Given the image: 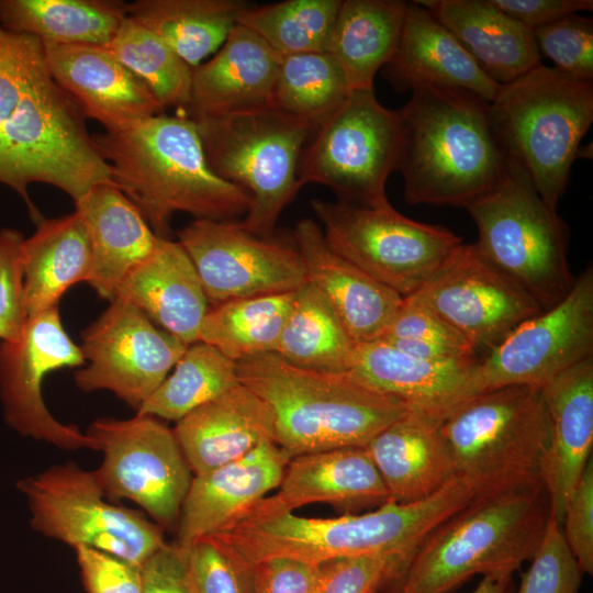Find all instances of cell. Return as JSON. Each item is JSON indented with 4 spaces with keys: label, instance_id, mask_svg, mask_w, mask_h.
Returning <instances> with one entry per match:
<instances>
[{
    "label": "cell",
    "instance_id": "30bf717a",
    "mask_svg": "<svg viewBox=\"0 0 593 593\" xmlns=\"http://www.w3.org/2000/svg\"><path fill=\"white\" fill-rule=\"evenodd\" d=\"M193 121L212 171L249 194L242 227L272 237L283 209L302 188L299 163L314 128L272 108Z\"/></svg>",
    "mask_w": 593,
    "mask_h": 593
},
{
    "label": "cell",
    "instance_id": "7c38bea8",
    "mask_svg": "<svg viewBox=\"0 0 593 593\" xmlns=\"http://www.w3.org/2000/svg\"><path fill=\"white\" fill-rule=\"evenodd\" d=\"M298 169L301 187L329 188L337 201L379 208L389 205L385 187L398 169V110L383 107L373 90H353L312 133Z\"/></svg>",
    "mask_w": 593,
    "mask_h": 593
},
{
    "label": "cell",
    "instance_id": "ab89813d",
    "mask_svg": "<svg viewBox=\"0 0 593 593\" xmlns=\"http://www.w3.org/2000/svg\"><path fill=\"white\" fill-rule=\"evenodd\" d=\"M350 91L342 68L328 53L280 56L270 108L315 130Z\"/></svg>",
    "mask_w": 593,
    "mask_h": 593
},
{
    "label": "cell",
    "instance_id": "277c9868",
    "mask_svg": "<svg viewBox=\"0 0 593 593\" xmlns=\"http://www.w3.org/2000/svg\"><path fill=\"white\" fill-rule=\"evenodd\" d=\"M113 183L163 238L178 212L194 220L234 221L249 194L210 168L195 122L158 114L121 132L92 135Z\"/></svg>",
    "mask_w": 593,
    "mask_h": 593
},
{
    "label": "cell",
    "instance_id": "681fc988",
    "mask_svg": "<svg viewBox=\"0 0 593 593\" xmlns=\"http://www.w3.org/2000/svg\"><path fill=\"white\" fill-rule=\"evenodd\" d=\"M561 532L583 574L593 573V460H589L567 504Z\"/></svg>",
    "mask_w": 593,
    "mask_h": 593
},
{
    "label": "cell",
    "instance_id": "d590c367",
    "mask_svg": "<svg viewBox=\"0 0 593 593\" xmlns=\"http://www.w3.org/2000/svg\"><path fill=\"white\" fill-rule=\"evenodd\" d=\"M247 4L243 0H135L127 3V16L193 69L220 49Z\"/></svg>",
    "mask_w": 593,
    "mask_h": 593
},
{
    "label": "cell",
    "instance_id": "83f0119b",
    "mask_svg": "<svg viewBox=\"0 0 593 593\" xmlns=\"http://www.w3.org/2000/svg\"><path fill=\"white\" fill-rule=\"evenodd\" d=\"M172 430L194 475L236 460L265 440L275 441V416L262 399L238 383L176 422Z\"/></svg>",
    "mask_w": 593,
    "mask_h": 593
},
{
    "label": "cell",
    "instance_id": "5bb4252c",
    "mask_svg": "<svg viewBox=\"0 0 593 593\" xmlns=\"http://www.w3.org/2000/svg\"><path fill=\"white\" fill-rule=\"evenodd\" d=\"M86 434L103 454L92 473L104 496L132 501L160 527H177L193 473L174 430L157 417L136 413L126 419H96Z\"/></svg>",
    "mask_w": 593,
    "mask_h": 593
},
{
    "label": "cell",
    "instance_id": "9c48e42d",
    "mask_svg": "<svg viewBox=\"0 0 593 593\" xmlns=\"http://www.w3.org/2000/svg\"><path fill=\"white\" fill-rule=\"evenodd\" d=\"M480 254L546 311L570 292L569 228L529 176L507 157L497 183L466 208Z\"/></svg>",
    "mask_w": 593,
    "mask_h": 593
},
{
    "label": "cell",
    "instance_id": "e0dca14e",
    "mask_svg": "<svg viewBox=\"0 0 593 593\" xmlns=\"http://www.w3.org/2000/svg\"><path fill=\"white\" fill-rule=\"evenodd\" d=\"M82 365L81 349L66 333L58 305L29 315L15 340L0 342V398L7 424L61 449L98 450L96 440L76 425L56 419L42 396L46 373Z\"/></svg>",
    "mask_w": 593,
    "mask_h": 593
},
{
    "label": "cell",
    "instance_id": "d4e9b609",
    "mask_svg": "<svg viewBox=\"0 0 593 593\" xmlns=\"http://www.w3.org/2000/svg\"><path fill=\"white\" fill-rule=\"evenodd\" d=\"M280 55L236 24L209 60L192 69L186 114L193 120L270 108Z\"/></svg>",
    "mask_w": 593,
    "mask_h": 593
},
{
    "label": "cell",
    "instance_id": "603a6c76",
    "mask_svg": "<svg viewBox=\"0 0 593 593\" xmlns=\"http://www.w3.org/2000/svg\"><path fill=\"white\" fill-rule=\"evenodd\" d=\"M289 460L273 440H265L236 460L194 474L180 510L176 542L186 547L233 523L279 486Z\"/></svg>",
    "mask_w": 593,
    "mask_h": 593
},
{
    "label": "cell",
    "instance_id": "d6a6232c",
    "mask_svg": "<svg viewBox=\"0 0 593 593\" xmlns=\"http://www.w3.org/2000/svg\"><path fill=\"white\" fill-rule=\"evenodd\" d=\"M21 268L27 315L58 305L75 283L89 280L91 250L86 223L76 210L41 217L21 246Z\"/></svg>",
    "mask_w": 593,
    "mask_h": 593
},
{
    "label": "cell",
    "instance_id": "f546056e",
    "mask_svg": "<svg viewBox=\"0 0 593 593\" xmlns=\"http://www.w3.org/2000/svg\"><path fill=\"white\" fill-rule=\"evenodd\" d=\"M279 491L271 497L294 511L327 503L354 513L390 501L387 486L366 447H343L290 458Z\"/></svg>",
    "mask_w": 593,
    "mask_h": 593
},
{
    "label": "cell",
    "instance_id": "7402d4cb",
    "mask_svg": "<svg viewBox=\"0 0 593 593\" xmlns=\"http://www.w3.org/2000/svg\"><path fill=\"white\" fill-rule=\"evenodd\" d=\"M481 357L432 361L410 356L379 338L355 347L348 372L406 409L444 419L478 393Z\"/></svg>",
    "mask_w": 593,
    "mask_h": 593
},
{
    "label": "cell",
    "instance_id": "8992f818",
    "mask_svg": "<svg viewBox=\"0 0 593 593\" xmlns=\"http://www.w3.org/2000/svg\"><path fill=\"white\" fill-rule=\"evenodd\" d=\"M549 516L544 486L474 496L419 544L399 593H449L475 574L512 575L535 555Z\"/></svg>",
    "mask_w": 593,
    "mask_h": 593
},
{
    "label": "cell",
    "instance_id": "bcb514c9",
    "mask_svg": "<svg viewBox=\"0 0 593 593\" xmlns=\"http://www.w3.org/2000/svg\"><path fill=\"white\" fill-rule=\"evenodd\" d=\"M530 560L515 593H579L583 572L551 515Z\"/></svg>",
    "mask_w": 593,
    "mask_h": 593
},
{
    "label": "cell",
    "instance_id": "e575fe53",
    "mask_svg": "<svg viewBox=\"0 0 593 593\" xmlns=\"http://www.w3.org/2000/svg\"><path fill=\"white\" fill-rule=\"evenodd\" d=\"M126 18L121 0H0V24L43 45L107 46Z\"/></svg>",
    "mask_w": 593,
    "mask_h": 593
},
{
    "label": "cell",
    "instance_id": "b9f144b4",
    "mask_svg": "<svg viewBox=\"0 0 593 593\" xmlns=\"http://www.w3.org/2000/svg\"><path fill=\"white\" fill-rule=\"evenodd\" d=\"M105 47L149 88L164 110L175 107L186 114L192 68L161 38L127 16Z\"/></svg>",
    "mask_w": 593,
    "mask_h": 593
},
{
    "label": "cell",
    "instance_id": "ffe728a7",
    "mask_svg": "<svg viewBox=\"0 0 593 593\" xmlns=\"http://www.w3.org/2000/svg\"><path fill=\"white\" fill-rule=\"evenodd\" d=\"M43 46L52 77L104 132L125 131L164 113L149 88L105 46Z\"/></svg>",
    "mask_w": 593,
    "mask_h": 593
},
{
    "label": "cell",
    "instance_id": "1f68e13d",
    "mask_svg": "<svg viewBox=\"0 0 593 593\" xmlns=\"http://www.w3.org/2000/svg\"><path fill=\"white\" fill-rule=\"evenodd\" d=\"M445 25L499 85L508 83L541 64L533 32L491 0L417 1Z\"/></svg>",
    "mask_w": 593,
    "mask_h": 593
},
{
    "label": "cell",
    "instance_id": "74e56055",
    "mask_svg": "<svg viewBox=\"0 0 593 593\" xmlns=\"http://www.w3.org/2000/svg\"><path fill=\"white\" fill-rule=\"evenodd\" d=\"M293 295L294 291L210 305L200 327L199 342L235 362L275 353Z\"/></svg>",
    "mask_w": 593,
    "mask_h": 593
},
{
    "label": "cell",
    "instance_id": "11a10c76",
    "mask_svg": "<svg viewBox=\"0 0 593 593\" xmlns=\"http://www.w3.org/2000/svg\"><path fill=\"white\" fill-rule=\"evenodd\" d=\"M512 575H484L471 593H507Z\"/></svg>",
    "mask_w": 593,
    "mask_h": 593
},
{
    "label": "cell",
    "instance_id": "2e32d148",
    "mask_svg": "<svg viewBox=\"0 0 593 593\" xmlns=\"http://www.w3.org/2000/svg\"><path fill=\"white\" fill-rule=\"evenodd\" d=\"M593 356V267L575 277L555 306L518 325L481 357L478 393L515 384L542 388L551 379Z\"/></svg>",
    "mask_w": 593,
    "mask_h": 593
},
{
    "label": "cell",
    "instance_id": "ac0fdd59",
    "mask_svg": "<svg viewBox=\"0 0 593 593\" xmlns=\"http://www.w3.org/2000/svg\"><path fill=\"white\" fill-rule=\"evenodd\" d=\"M210 305L293 292L306 282L294 245L259 237L234 221L193 220L178 232Z\"/></svg>",
    "mask_w": 593,
    "mask_h": 593
},
{
    "label": "cell",
    "instance_id": "8fae6325",
    "mask_svg": "<svg viewBox=\"0 0 593 593\" xmlns=\"http://www.w3.org/2000/svg\"><path fill=\"white\" fill-rule=\"evenodd\" d=\"M311 209L337 254L402 298L427 286L463 244L450 230L411 220L391 204L313 199Z\"/></svg>",
    "mask_w": 593,
    "mask_h": 593
},
{
    "label": "cell",
    "instance_id": "cb8c5ba5",
    "mask_svg": "<svg viewBox=\"0 0 593 593\" xmlns=\"http://www.w3.org/2000/svg\"><path fill=\"white\" fill-rule=\"evenodd\" d=\"M550 439L542 483L550 515L561 527L569 499L593 447V356L561 372L542 388Z\"/></svg>",
    "mask_w": 593,
    "mask_h": 593
},
{
    "label": "cell",
    "instance_id": "5b68a950",
    "mask_svg": "<svg viewBox=\"0 0 593 593\" xmlns=\"http://www.w3.org/2000/svg\"><path fill=\"white\" fill-rule=\"evenodd\" d=\"M239 383L275 416V443L290 458L343 447H366L407 409L350 372L292 366L273 353L236 362Z\"/></svg>",
    "mask_w": 593,
    "mask_h": 593
},
{
    "label": "cell",
    "instance_id": "52a82bcc",
    "mask_svg": "<svg viewBox=\"0 0 593 593\" xmlns=\"http://www.w3.org/2000/svg\"><path fill=\"white\" fill-rule=\"evenodd\" d=\"M489 114L507 157L523 167L544 201L556 209L593 122V81L541 63L501 85Z\"/></svg>",
    "mask_w": 593,
    "mask_h": 593
},
{
    "label": "cell",
    "instance_id": "4fadbf2b",
    "mask_svg": "<svg viewBox=\"0 0 593 593\" xmlns=\"http://www.w3.org/2000/svg\"><path fill=\"white\" fill-rule=\"evenodd\" d=\"M31 526L45 537L113 553L142 567L164 544L161 527L104 496L92 471L55 465L18 482Z\"/></svg>",
    "mask_w": 593,
    "mask_h": 593
},
{
    "label": "cell",
    "instance_id": "7a4b0ae2",
    "mask_svg": "<svg viewBox=\"0 0 593 593\" xmlns=\"http://www.w3.org/2000/svg\"><path fill=\"white\" fill-rule=\"evenodd\" d=\"M473 497V491L457 478L421 501H388L363 514L310 518L295 515L268 496L212 536L251 567L277 557L314 566L355 556L402 555L412 558L436 526Z\"/></svg>",
    "mask_w": 593,
    "mask_h": 593
},
{
    "label": "cell",
    "instance_id": "ee69618b",
    "mask_svg": "<svg viewBox=\"0 0 593 593\" xmlns=\"http://www.w3.org/2000/svg\"><path fill=\"white\" fill-rule=\"evenodd\" d=\"M411 557L373 555L336 558L316 566L313 593H376L402 579Z\"/></svg>",
    "mask_w": 593,
    "mask_h": 593
},
{
    "label": "cell",
    "instance_id": "f1b7e54d",
    "mask_svg": "<svg viewBox=\"0 0 593 593\" xmlns=\"http://www.w3.org/2000/svg\"><path fill=\"white\" fill-rule=\"evenodd\" d=\"M388 69L393 83L402 90L428 85L467 91L491 102L501 86L417 1L407 3L401 37Z\"/></svg>",
    "mask_w": 593,
    "mask_h": 593
},
{
    "label": "cell",
    "instance_id": "44dd1931",
    "mask_svg": "<svg viewBox=\"0 0 593 593\" xmlns=\"http://www.w3.org/2000/svg\"><path fill=\"white\" fill-rule=\"evenodd\" d=\"M292 237L306 282L327 299L355 346L381 338L403 298L337 254L312 219L299 221Z\"/></svg>",
    "mask_w": 593,
    "mask_h": 593
},
{
    "label": "cell",
    "instance_id": "7bdbcfd3",
    "mask_svg": "<svg viewBox=\"0 0 593 593\" xmlns=\"http://www.w3.org/2000/svg\"><path fill=\"white\" fill-rule=\"evenodd\" d=\"M182 548L197 593H255L253 567L216 537H200Z\"/></svg>",
    "mask_w": 593,
    "mask_h": 593
},
{
    "label": "cell",
    "instance_id": "3957f363",
    "mask_svg": "<svg viewBox=\"0 0 593 593\" xmlns=\"http://www.w3.org/2000/svg\"><path fill=\"white\" fill-rule=\"evenodd\" d=\"M398 110V169L409 204L467 208L502 177L507 155L490 102L450 88L418 86Z\"/></svg>",
    "mask_w": 593,
    "mask_h": 593
},
{
    "label": "cell",
    "instance_id": "9a60e30c",
    "mask_svg": "<svg viewBox=\"0 0 593 593\" xmlns=\"http://www.w3.org/2000/svg\"><path fill=\"white\" fill-rule=\"evenodd\" d=\"M79 347L85 367L75 372L76 385L85 392L111 391L137 412L188 346L137 307L114 299L82 331Z\"/></svg>",
    "mask_w": 593,
    "mask_h": 593
},
{
    "label": "cell",
    "instance_id": "f6af8a7d",
    "mask_svg": "<svg viewBox=\"0 0 593 593\" xmlns=\"http://www.w3.org/2000/svg\"><path fill=\"white\" fill-rule=\"evenodd\" d=\"M533 32L540 57L579 80L593 81V20L572 14Z\"/></svg>",
    "mask_w": 593,
    "mask_h": 593
},
{
    "label": "cell",
    "instance_id": "f35d334b",
    "mask_svg": "<svg viewBox=\"0 0 593 593\" xmlns=\"http://www.w3.org/2000/svg\"><path fill=\"white\" fill-rule=\"evenodd\" d=\"M172 369L136 413L178 422L239 383L236 362L202 342L189 345Z\"/></svg>",
    "mask_w": 593,
    "mask_h": 593
},
{
    "label": "cell",
    "instance_id": "816d5d0a",
    "mask_svg": "<svg viewBox=\"0 0 593 593\" xmlns=\"http://www.w3.org/2000/svg\"><path fill=\"white\" fill-rule=\"evenodd\" d=\"M143 593H197L177 542L164 544L142 566Z\"/></svg>",
    "mask_w": 593,
    "mask_h": 593
},
{
    "label": "cell",
    "instance_id": "4dcf8cb0",
    "mask_svg": "<svg viewBox=\"0 0 593 593\" xmlns=\"http://www.w3.org/2000/svg\"><path fill=\"white\" fill-rule=\"evenodd\" d=\"M75 206L83 217L90 243L88 283L111 302L124 277L154 250L159 236L113 183L97 184Z\"/></svg>",
    "mask_w": 593,
    "mask_h": 593
},
{
    "label": "cell",
    "instance_id": "6da1fadb",
    "mask_svg": "<svg viewBox=\"0 0 593 593\" xmlns=\"http://www.w3.org/2000/svg\"><path fill=\"white\" fill-rule=\"evenodd\" d=\"M86 120L52 77L41 41L0 24V183L24 200L35 223L42 215L31 184L53 186L76 203L97 184L113 183Z\"/></svg>",
    "mask_w": 593,
    "mask_h": 593
},
{
    "label": "cell",
    "instance_id": "484cf974",
    "mask_svg": "<svg viewBox=\"0 0 593 593\" xmlns=\"http://www.w3.org/2000/svg\"><path fill=\"white\" fill-rule=\"evenodd\" d=\"M114 299L137 307L187 346L199 342L200 327L210 307L186 250L178 242L163 237L154 250L127 272Z\"/></svg>",
    "mask_w": 593,
    "mask_h": 593
},
{
    "label": "cell",
    "instance_id": "d6986e66",
    "mask_svg": "<svg viewBox=\"0 0 593 593\" xmlns=\"http://www.w3.org/2000/svg\"><path fill=\"white\" fill-rule=\"evenodd\" d=\"M441 318L478 353L486 354L518 325L541 312L516 283L490 264L473 244H462L419 292Z\"/></svg>",
    "mask_w": 593,
    "mask_h": 593
},
{
    "label": "cell",
    "instance_id": "8d00e7d4",
    "mask_svg": "<svg viewBox=\"0 0 593 593\" xmlns=\"http://www.w3.org/2000/svg\"><path fill=\"white\" fill-rule=\"evenodd\" d=\"M355 347L334 309L314 286L305 282L294 291L273 354L299 368L347 372Z\"/></svg>",
    "mask_w": 593,
    "mask_h": 593
},
{
    "label": "cell",
    "instance_id": "ba28073f",
    "mask_svg": "<svg viewBox=\"0 0 593 593\" xmlns=\"http://www.w3.org/2000/svg\"><path fill=\"white\" fill-rule=\"evenodd\" d=\"M440 432L458 478L475 496L544 486L550 423L540 387L477 393L441 421Z\"/></svg>",
    "mask_w": 593,
    "mask_h": 593
},
{
    "label": "cell",
    "instance_id": "7dc6e473",
    "mask_svg": "<svg viewBox=\"0 0 593 593\" xmlns=\"http://www.w3.org/2000/svg\"><path fill=\"white\" fill-rule=\"evenodd\" d=\"M381 338L419 340L450 348L465 356H478L473 347L417 294L403 298Z\"/></svg>",
    "mask_w": 593,
    "mask_h": 593
},
{
    "label": "cell",
    "instance_id": "60d3db41",
    "mask_svg": "<svg viewBox=\"0 0 593 593\" xmlns=\"http://www.w3.org/2000/svg\"><path fill=\"white\" fill-rule=\"evenodd\" d=\"M343 0H284L248 3L237 24L253 31L278 55L327 51Z\"/></svg>",
    "mask_w": 593,
    "mask_h": 593
},
{
    "label": "cell",
    "instance_id": "f907efd6",
    "mask_svg": "<svg viewBox=\"0 0 593 593\" xmlns=\"http://www.w3.org/2000/svg\"><path fill=\"white\" fill-rule=\"evenodd\" d=\"M74 549L88 593H143L142 567L94 548Z\"/></svg>",
    "mask_w": 593,
    "mask_h": 593
},
{
    "label": "cell",
    "instance_id": "db71d44e",
    "mask_svg": "<svg viewBox=\"0 0 593 593\" xmlns=\"http://www.w3.org/2000/svg\"><path fill=\"white\" fill-rule=\"evenodd\" d=\"M504 13L534 31L568 15L592 11V0H491Z\"/></svg>",
    "mask_w": 593,
    "mask_h": 593
},
{
    "label": "cell",
    "instance_id": "c3c4849f",
    "mask_svg": "<svg viewBox=\"0 0 593 593\" xmlns=\"http://www.w3.org/2000/svg\"><path fill=\"white\" fill-rule=\"evenodd\" d=\"M24 235L14 228L0 230V340H15L27 320L21 268Z\"/></svg>",
    "mask_w": 593,
    "mask_h": 593
},
{
    "label": "cell",
    "instance_id": "4316f807",
    "mask_svg": "<svg viewBox=\"0 0 593 593\" xmlns=\"http://www.w3.org/2000/svg\"><path fill=\"white\" fill-rule=\"evenodd\" d=\"M441 421L407 409L366 446L390 501L411 503L427 499L458 478L440 432Z\"/></svg>",
    "mask_w": 593,
    "mask_h": 593
},
{
    "label": "cell",
    "instance_id": "836d02e7",
    "mask_svg": "<svg viewBox=\"0 0 593 593\" xmlns=\"http://www.w3.org/2000/svg\"><path fill=\"white\" fill-rule=\"evenodd\" d=\"M407 3L342 1L326 53L342 68L351 91L373 90L378 70L389 64L396 51Z\"/></svg>",
    "mask_w": 593,
    "mask_h": 593
},
{
    "label": "cell",
    "instance_id": "f5cc1de1",
    "mask_svg": "<svg viewBox=\"0 0 593 593\" xmlns=\"http://www.w3.org/2000/svg\"><path fill=\"white\" fill-rule=\"evenodd\" d=\"M317 568L290 558H269L253 566L255 593H313Z\"/></svg>",
    "mask_w": 593,
    "mask_h": 593
}]
</instances>
